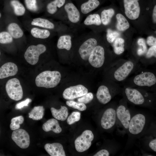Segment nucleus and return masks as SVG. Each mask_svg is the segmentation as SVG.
Instances as JSON below:
<instances>
[{"instance_id": "1", "label": "nucleus", "mask_w": 156, "mask_h": 156, "mask_svg": "<svg viewBox=\"0 0 156 156\" xmlns=\"http://www.w3.org/2000/svg\"><path fill=\"white\" fill-rule=\"evenodd\" d=\"M149 120L148 116L144 113H138L132 116L127 132L129 136L138 137L144 133L146 130Z\"/></svg>"}, {"instance_id": "2", "label": "nucleus", "mask_w": 156, "mask_h": 156, "mask_svg": "<svg viewBox=\"0 0 156 156\" xmlns=\"http://www.w3.org/2000/svg\"><path fill=\"white\" fill-rule=\"evenodd\" d=\"M61 77V74L58 71H45L37 76L35 79V83L38 87L53 88L59 83Z\"/></svg>"}, {"instance_id": "3", "label": "nucleus", "mask_w": 156, "mask_h": 156, "mask_svg": "<svg viewBox=\"0 0 156 156\" xmlns=\"http://www.w3.org/2000/svg\"><path fill=\"white\" fill-rule=\"evenodd\" d=\"M116 112L118 131L122 134L127 133L132 116L130 110L125 104H120L116 108Z\"/></svg>"}, {"instance_id": "4", "label": "nucleus", "mask_w": 156, "mask_h": 156, "mask_svg": "<svg viewBox=\"0 0 156 156\" xmlns=\"http://www.w3.org/2000/svg\"><path fill=\"white\" fill-rule=\"evenodd\" d=\"M116 108L110 107L103 112L100 120L101 127L105 130L110 131L116 127Z\"/></svg>"}, {"instance_id": "5", "label": "nucleus", "mask_w": 156, "mask_h": 156, "mask_svg": "<svg viewBox=\"0 0 156 156\" xmlns=\"http://www.w3.org/2000/svg\"><path fill=\"white\" fill-rule=\"evenodd\" d=\"M5 89L8 96L12 99L18 101L22 98L23 89L17 79L13 78L8 80L5 85Z\"/></svg>"}, {"instance_id": "6", "label": "nucleus", "mask_w": 156, "mask_h": 156, "mask_svg": "<svg viewBox=\"0 0 156 156\" xmlns=\"http://www.w3.org/2000/svg\"><path fill=\"white\" fill-rule=\"evenodd\" d=\"M46 49L45 46L42 44L30 45L25 53L24 58L28 63L35 65L38 62L40 55L44 53Z\"/></svg>"}, {"instance_id": "7", "label": "nucleus", "mask_w": 156, "mask_h": 156, "mask_svg": "<svg viewBox=\"0 0 156 156\" xmlns=\"http://www.w3.org/2000/svg\"><path fill=\"white\" fill-rule=\"evenodd\" d=\"M94 138L92 132L86 130L75 140V144L76 150L79 152H82L88 149L92 144Z\"/></svg>"}, {"instance_id": "8", "label": "nucleus", "mask_w": 156, "mask_h": 156, "mask_svg": "<svg viewBox=\"0 0 156 156\" xmlns=\"http://www.w3.org/2000/svg\"><path fill=\"white\" fill-rule=\"evenodd\" d=\"M139 0H123L125 13L131 20H135L139 16L140 8Z\"/></svg>"}, {"instance_id": "9", "label": "nucleus", "mask_w": 156, "mask_h": 156, "mask_svg": "<svg viewBox=\"0 0 156 156\" xmlns=\"http://www.w3.org/2000/svg\"><path fill=\"white\" fill-rule=\"evenodd\" d=\"M63 10L71 24H76L79 23L81 18V12L73 3L68 0L63 7Z\"/></svg>"}, {"instance_id": "10", "label": "nucleus", "mask_w": 156, "mask_h": 156, "mask_svg": "<svg viewBox=\"0 0 156 156\" xmlns=\"http://www.w3.org/2000/svg\"><path fill=\"white\" fill-rule=\"evenodd\" d=\"M88 61L93 67L99 68L102 66L105 60V51L100 45H97L93 49L88 59Z\"/></svg>"}, {"instance_id": "11", "label": "nucleus", "mask_w": 156, "mask_h": 156, "mask_svg": "<svg viewBox=\"0 0 156 156\" xmlns=\"http://www.w3.org/2000/svg\"><path fill=\"white\" fill-rule=\"evenodd\" d=\"M12 138L17 145L21 148H27L30 144V138L28 133L23 129L14 130L12 134Z\"/></svg>"}, {"instance_id": "12", "label": "nucleus", "mask_w": 156, "mask_h": 156, "mask_svg": "<svg viewBox=\"0 0 156 156\" xmlns=\"http://www.w3.org/2000/svg\"><path fill=\"white\" fill-rule=\"evenodd\" d=\"M97 45V41L94 38H89L85 40L78 50L82 59L84 60H88L92 51Z\"/></svg>"}, {"instance_id": "13", "label": "nucleus", "mask_w": 156, "mask_h": 156, "mask_svg": "<svg viewBox=\"0 0 156 156\" xmlns=\"http://www.w3.org/2000/svg\"><path fill=\"white\" fill-rule=\"evenodd\" d=\"M88 89L82 85L70 86L66 89L63 93L65 99L71 100L80 97L88 93Z\"/></svg>"}, {"instance_id": "14", "label": "nucleus", "mask_w": 156, "mask_h": 156, "mask_svg": "<svg viewBox=\"0 0 156 156\" xmlns=\"http://www.w3.org/2000/svg\"><path fill=\"white\" fill-rule=\"evenodd\" d=\"M125 92L127 100L134 104L142 105L146 104L147 96H145L138 90L127 88L125 89Z\"/></svg>"}, {"instance_id": "15", "label": "nucleus", "mask_w": 156, "mask_h": 156, "mask_svg": "<svg viewBox=\"0 0 156 156\" xmlns=\"http://www.w3.org/2000/svg\"><path fill=\"white\" fill-rule=\"evenodd\" d=\"M133 82L138 86L151 87L156 83V78L153 73L145 72L136 75L134 79Z\"/></svg>"}, {"instance_id": "16", "label": "nucleus", "mask_w": 156, "mask_h": 156, "mask_svg": "<svg viewBox=\"0 0 156 156\" xmlns=\"http://www.w3.org/2000/svg\"><path fill=\"white\" fill-rule=\"evenodd\" d=\"M80 12L86 14L97 8L100 5L99 0H76Z\"/></svg>"}, {"instance_id": "17", "label": "nucleus", "mask_w": 156, "mask_h": 156, "mask_svg": "<svg viewBox=\"0 0 156 156\" xmlns=\"http://www.w3.org/2000/svg\"><path fill=\"white\" fill-rule=\"evenodd\" d=\"M134 67L133 63L131 61L126 62L115 72L114 78L118 81L124 80L132 71Z\"/></svg>"}, {"instance_id": "18", "label": "nucleus", "mask_w": 156, "mask_h": 156, "mask_svg": "<svg viewBox=\"0 0 156 156\" xmlns=\"http://www.w3.org/2000/svg\"><path fill=\"white\" fill-rule=\"evenodd\" d=\"M18 71L17 66L15 64L6 63L0 68V79L14 76L17 73Z\"/></svg>"}, {"instance_id": "19", "label": "nucleus", "mask_w": 156, "mask_h": 156, "mask_svg": "<svg viewBox=\"0 0 156 156\" xmlns=\"http://www.w3.org/2000/svg\"><path fill=\"white\" fill-rule=\"evenodd\" d=\"M47 153L51 156H65L62 145L58 143H47L44 146Z\"/></svg>"}, {"instance_id": "20", "label": "nucleus", "mask_w": 156, "mask_h": 156, "mask_svg": "<svg viewBox=\"0 0 156 156\" xmlns=\"http://www.w3.org/2000/svg\"><path fill=\"white\" fill-rule=\"evenodd\" d=\"M96 96L99 102L103 104L109 103L112 98V94L109 89L104 85L99 87L97 91Z\"/></svg>"}, {"instance_id": "21", "label": "nucleus", "mask_w": 156, "mask_h": 156, "mask_svg": "<svg viewBox=\"0 0 156 156\" xmlns=\"http://www.w3.org/2000/svg\"><path fill=\"white\" fill-rule=\"evenodd\" d=\"M72 36L69 34H64L60 36L57 40V48L60 49L69 51L72 47Z\"/></svg>"}, {"instance_id": "22", "label": "nucleus", "mask_w": 156, "mask_h": 156, "mask_svg": "<svg viewBox=\"0 0 156 156\" xmlns=\"http://www.w3.org/2000/svg\"><path fill=\"white\" fill-rule=\"evenodd\" d=\"M68 0H53L47 4L46 10L50 15H54L60 9H62L63 7Z\"/></svg>"}, {"instance_id": "23", "label": "nucleus", "mask_w": 156, "mask_h": 156, "mask_svg": "<svg viewBox=\"0 0 156 156\" xmlns=\"http://www.w3.org/2000/svg\"><path fill=\"white\" fill-rule=\"evenodd\" d=\"M42 128L45 132L52 131L56 133H59L62 131L58 121L54 118H51L47 121L43 125Z\"/></svg>"}, {"instance_id": "24", "label": "nucleus", "mask_w": 156, "mask_h": 156, "mask_svg": "<svg viewBox=\"0 0 156 156\" xmlns=\"http://www.w3.org/2000/svg\"><path fill=\"white\" fill-rule=\"evenodd\" d=\"M31 24L33 26L39 27L50 29H54L55 24L49 20L41 18H35L33 19Z\"/></svg>"}, {"instance_id": "25", "label": "nucleus", "mask_w": 156, "mask_h": 156, "mask_svg": "<svg viewBox=\"0 0 156 156\" xmlns=\"http://www.w3.org/2000/svg\"><path fill=\"white\" fill-rule=\"evenodd\" d=\"M8 32L14 39L21 38L23 35V32L20 26L15 23H10L7 27Z\"/></svg>"}, {"instance_id": "26", "label": "nucleus", "mask_w": 156, "mask_h": 156, "mask_svg": "<svg viewBox=\"0 0 156 156\" xmlns=\"http://www.w3.org/2000/svg\"><path fill=\"white\" fill-rule=\"evenodd\" d=\"M51 111L53 116L54 118L61 121L65 120L68 114V109L65 106H61L60 108L59 109L51 107Z\"/></svg>"}, {"instance_id": "27", "label": "nucleus", "mask_w": 156, "mask_h": 156, "mask_svg": "<svg viewBox=\"0 0 156 156\" xmlns=\"http://www.w3.org/2000/svg\"><path fill=\"white\" fill-rule=\"evenodd\" d=\"M32 36L34 37L42 39H46L50 36V31L47 29H41L33 27L30 30Z\"/></svg>"}, {"instance_id": "28", "label": "nucleus", "mask_w": 156, "mask_h": 156, "mask_svg": "<svg viewBox=\"0 0 156 156\" xmlns=\"http://www.w3.org/2000/svg\"><path fill=\"white\" fill-rule=\"evenodd\" d=\"M44 111L43 106H35L29 113V117L34 120H41L43 117Z\"/></svg>"}, {"instance_id": "29", "label": "nucleus", "mask_w": 156, "mask_h": 156, "mask_svg": "<svg viewBox=\"0 0 156 156\" xmlns=\"http://www.w3.org/2000/svg\"><path fill=\"white\" fill-rule=\"evenodd\" d=\"M102 22L100 15L97 14H91L88 15L83 21V24L85 26H89L92 25L99 26Z\"/></svg>"}, {"instance_id": "30", "label": "nucleus", "mask_w": 156, "mask_h": 156, "mask_svg": "<svg viewBox=\"0 0 156 156\" xmlns=\"http://www.w3.org/2000/svg\"><path fill=\"white\" fill-rule=\"evenodd\" d=\"M117 23L116 27L117 29L120 31H123L128 29L129 27V24L125 17L122 14L118 13L116 15Z\"/></svg>"}, {"instance_id": "31", "label": "nucleus", "mask_w": 156, "mask_h": 156, "mask_svg": "<svg viewBox=\"0 0 156 156\" xmlns=\"http://www.w3.org/2000/svg\"><path fill=\"white\" fill-rule=\"evenodd\" d=\"M10 4L13 7L15 14L18 16L23 15L25 13V9L24 5L17 0H12Z\"/></svg>"}, {"instance_id": "32", "label": "nucleus", "mask_w": 156, "mask_h": 156, "mask_svg": "<svg viewBox=\"0 0 156 156\" xmlns=\"http://www.w3.org/2000/svg\"><path fill=\"white\" fill-rule=\"evenodd\" d=\"M114 14V11L112 8L104 10L101 13V20L102 24L105 25H108Z\"/></svg>"}, {"instance_id": "33", "label": "nucleus", "mask_w": 156, "mask_h": 156, "mask_svg": "<svg viewBox=\"0 0 156 156\" xmlns=\"http://www.w3.org/2000/svg\"><path fill=\"white\" fill-rule=\"evenodd\" d=\"M124 43L125 40L122 38H118L116 39L113 47L114 52L116 54L120 55L124 52Z\"/></svg>"}, {"instance_id": "34", "label": "nucleus", "mask_w": 156, "mask_h": 156, "mask_svg": "<svg viewBox=\"0 0 156 156\" xmlns=\"http://www.w3.org/2000/svg\"><path fill=\"white\" fill-rule=\"evenodd\" d=\"M146 144L151 150L156 152V138L155 135L150 134L145 136Z\"/></svg>"}, {"instance_id": "35", "label": "nucleus", "mask_w": 156, "mask_h": 156, "mask_svg": "<svg viewBox=\"0 0 156 156\" xmlns=\"http://www.w3.org/2000/svg\"><path fill=\"white\" fill-rule=\"evenodd\" d=\"M24 118L22 116H19L12 118L11 120L10 128L12 130L19 129L20 125L23 123Z\"/></svg>"}, {"instance_id": "36", "label": "nucleus", "mask_w": 156, "mask_h": 156, "mask_svg": "<svg viewBox=\"0 0 156 156\" xmlns=\"http://www.w3.org/2000/svg\"><path fill=\"white\" fill-rule=\"evenodd\" d=\"M66 104L70 107L78 109L81 111L85 110L86 109V106L85 104L83 103L77 102L72 100H68L66 102Z\"/></svg>"}, {"instance_id": "37", "label": "nucleus", "mask_w": 156, "mask_h": 156, "mask_svg": "<svg viewBox=\"0 0 156 156\" xmlns=\"http://www.w3.org/2000/svg\"><path fill=\"white\" fill-rule=\"evenodd\" d=\"M13 41V38L7 31L0 32V43L3 44L10 43Z\"/></svg>"}, {"instance_id": "38", "label": "nucleus", "mask_w": 156, "mask_h": 156, "mask_svg": "<svg viewBox=\"0 0 156 156\" xmlns=\"http://www.w3.org/2000/svg\"><path fill=\"white\" fill-rule=\"evenodd\" d=\"M81 117L80 113L79 112H73L68 117L67 122L69 125H71L75 122L79 121Z\"/></svg>"}, {"instance_id": "39", "label": "nucleus", "mask_w": 156, "mask_h": 156, "mask_svg": "<svg viewBox=\"0 0 156 156\" xmlns=\"http://www.w3.org/2000/svg\"><path fill=\"white\" fill-rule=\"evenodd\" d=\"M119 35V33L118 32L108 29L107 30L106 34L107 40L109 42L112 43Z\"/></svg>"}, {"instance_id": "40", "label": "nucleus", "mask_w": 156, "mask_h": 156, "mask_svg": "<svg viewBox=\"0 0 156 156\" xmlns=\"http://www.w3.org/2000/svg\"><path fill=\"white\" fill-rule=\"evenodd\" d=\"M94 96L91 92L88 93L77 99L78 102L87 104L90 102L93 99Z\"/></svg>"}, {"instance_id": "41", "label": "nucleus", "mask_w": 156, "mask_h": 156, "mask_svg": "<svg viewBox=\"0 0 156 156\" xmlns=\"http://www.w3.org/2000/svg\"><path fill=\"white\" fill-rule=\"evenodd\" d=\"M25 2L27 8L29 10L35 12L38 10L36 0H25Z\"/></svg>"}, {"instance_id": "42", "label": "nucleus", "mask_w": 156, "mask_h": 156, "mask_svg": "<svg viewBox=\"0 0 156 156\" xmlns=\"http://www.w3.org/2000/svg\"><path fill=\"white\" fill-rule=\"evenodd\" d=\"M138 45L140 47L138 50L137 53L139 55L144 54L146 51L147 47L144 40L142 38L139 39L138 41Z\"/></svg>"}, {"instance_id": "43", "label": "nucleus", "mask_w": 156, "mask_h": 156, "mask_svg": "<svg viewBox=\"0 0 156 156\" xmlns=\"http://www.w3.org/2000/svg\"><path fill=\"white\" fill-rule=\"evenodd\" d=\"M31 100L29 98H27L25 101L20 102L16 105L15 108L16 109H20L23 108L24 106L28 105V104L31 102Z\"/></svg>"}, {"instance_id": "44", "label": "nucleus", "mask_w": 156, "mask_h": 156, "mask_svg": "<svg viewBox=\"0 0 156 156\" xmlns=\"http://www.w3.org/2000/svg\"><path fill=\"white\" fill-rule=\"evenodd\" d=\"M112 152L106 149L100 150L95 154L94 156H109L111 155Z\"/></svg>"}, {"instance_id": "45", "label": "nucleus", "mask_w": 156, "mask_h": 156, "mask_svg": "<svg viewBox=\"0 0 156 156\" xmlns=\"http://www.w3.org/2000/svg\"><path fill=\"white\" fill-rule=\"evenodd\" d=\"M156 46H152L148 49L146 54V56L148 58H150L153 56L156 57Z\"/></svg>"}, {"instance_id": "46", "label": "nucleus", "mask_w": 156, "mask_h": 156, "mask_svg": "<svg viewBox=\"0 0 156 156\" xmlns=\"http://www.w3.org/2000/svg\"><path fill=\"white\" fill-rule=\"evenodd\" d=\"M147 43L150 46L156 45V39L153 36H149L147 38Z\"/></svg>"}, {"instance_id": "47", "label": "nucleus", "mask_w": 156, "mask_h": 156, "mask_svg": "<svg viewBox=\"0 0 156 156\" xmlns=\"http://www.w3.org/2000/svg\"><path fill=\"white\" fill-rule=\"evenodd\" d=\"M153 21L155 23L156 22V5H155L154 7L153 14Z\"/></svg>"}, {"instance_id": "48", "label": "nucleus", "mask_w": 156, "mask_h": 156, "mask_svg": "<svg viewBox=\"0 0 156 156\" xmlns=\"http://www.w3.org/2000/svg\"><path fill=\"white\" fill-rule=\"evenodd\" d=\"M1 13H0V18L1 17Z\"/></svg>"}, {"instance_id": "49", "label": "nucleus", "mask_w": 156, "mask_h": 156, "mask_svg": "<svg viewBox=\"0 0 156 156\" xmlns=\"http://www.w3.org/2000/svg\"><path fill=\"white\" fill-rule=\"evenodd\" d=\"M0 54H1V52H0Z\"/></svg>"}, {"instance_id": "50", "label": "nucleus", "mask_w": 156, "mask_h": 156, "mask_svg": "<svg viewBox=\"0 0 156 156\" xmlns=\"http://www.w3.org/2000/svg\"></svg>"}]
</instances>
